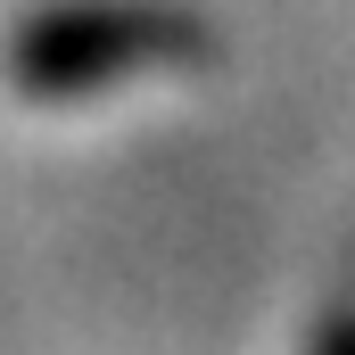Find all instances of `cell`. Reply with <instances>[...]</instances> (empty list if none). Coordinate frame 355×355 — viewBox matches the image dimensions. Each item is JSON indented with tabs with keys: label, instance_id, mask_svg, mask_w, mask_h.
I'll return each instance as SVG.
<instances>
[{
	"label": "cell",
	"instance_id": "cell-2",
	"mask_svg": "<svg viewBox=\"0 0 355 355\" xmlns=\"http://www.w3.org/2000/svg\"><path fill=\"white\" fill-rule=\"evenodd\" d=\"M322 355H355V331H331V339H322Z\"/></svg>",
	"mask_w": 355,
	"mask_h": 355
},
{
	"label": "cell",
	"instance_id": "cell-1",
	"mask_svg": "<svg viewBox=\"0 0 355 355\" xmlns=\"http://www.w3.org/2000/svg\"><path fill=\"white\" fill-rule=\"evenodd\" d=\"M198 50H207V33L182 25V17H166V8H58V17H42V25L17 33L8 75L25 91L67 99V91L116 83V75L182 67V58H198Z\"/></svg>",
	"mask_w": 355,
	"mask_h": 355
}]
</instances>
